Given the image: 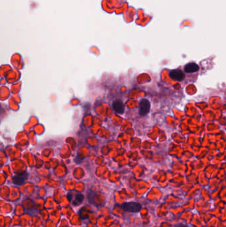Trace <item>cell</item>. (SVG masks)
Masks as SVG:
<instances>
[{
  "instance_id": "cell-8",
  "label": "cell",
  "mask_w": 226,
  "mask_h": 227,
  "mask_svg": "<svg viewBox=\"0 0 226 227\" xmlns=\"http://www.w3.org/2000/svg\"><path fill=\"white\" fill-rule=\"evenodd\" d=\"M95 192H93L92 191H89L88 193V201H90V203H93V201H94V198H95Z\"/></svg>"
},
{
  "instance_id": "cell-9",
  "label": "cell",
  "mask_w": 226,
  "mask_h": 227,
  "mask_svg": "<svg viewBox=\"0 0 226 227\" xmlns=\"http://www.w3.org/2000/svg\"><path fill=\"white\" fill-rule=\"evenodd\" d=\"M68 198H69V201H72V193H69V194H68Z\"/></svg>"
},
{
  "instance_id": "cell-2",
  "label": "cell",
  "mask_w": 226,
  "mask_h": 227,
  "mask_svg": "<svg viewBox=\"0 0 226 227\" xmlns=\"http://www.w3.org/2000/svg\"><path fill=\"white\" fill-rule=\"evenodd\" d=\"M151 103L146 98L141 99L139 103V114L141 116H145L150 111Z\"/></svg>"
},
{
  "instance_id": "cell-3",
  "label": "cell",
  "mask_w": 226,
  "mask_h": 227,
  "mask_svg": "<svg viewBox=\"0 0 226 227\" xmlns=\"http://www.w3.org/2000/svg\"><path fill=\"white\" fill-rule=\"evenodd\" d=\"M112 108L118 114H123L125 112V106L121 100H115L112 103Z\"/></svg>"
},
{
  "instance_id": "cell-10",
  "label": "cell",
  "mask_w": 226,
  "mask_h": 227,
  "mask_svg": "<svg viewBox=\"0 0 226 227\" xmlns=\"http://www.w3.org/2000/svg\"><path fill=\"white\" fill-rule=\"evenodd\" d=\"M176 227H188L187 226H186V225H185V224H177V226H176Z\"/></svg>"
},
{
  "instance_id": "cell-6",
  "label": "cell",
  "mask_w": 226,
  "mask_h": 227,
  "mask_svg": "<svg viewBox=\"0 0 226 227\" xmlns=\"http://www.w3.org/2000/svg\"><path fill=\"white\" fill-rule=\"evenodd\" d=\"M199 70V66L196 63H190L186 64L184 68V71L187 73H196Z\"/></svg>"
},
{
  "instance_id": "cell-7",
  "label": "cell",
  "mask_w": 226,
  "mask_h": 227,
  "mask_svg": "<svg viewBox=\"0 0 226 227\" xmlns=\"http://www.w3.org/2000/svg\"><path fill=\"white\" fill-rule=\"evenodd\" d=\"M84 195L82 194H81V193H77L74 197V200H73V202H72L73 205H74V206L79 205V204L82 203V201L84 200Z\"/></svg>"
},
{
  "instance_id": "cell-1",
  "label": "cell",
  "mask_w": 226,
  "mask_h": 227,
  "mask_svg": "<svg viewBox=\"0 0 226 227\" xmlns=\"http://www.w3.org/2000/svg\"><path fill=\"white\" fill-rule=\"evenodd\" d=\"M121 209L124 211L129 213H138L142 209L141 204L137 202H126L121 205Z\"/></svg>"
},
{
  "instance_id": "cell-4",
  "label": "cell",
  "mask_w": 226,
  "mask_h": 227,
  "mask_svg": "<svg viewBox=\"0 0 226 227\" xmlns=\"http://www.w3.org/2000/svg\"><path fill=\"white\" fill-rule=\"evenodd\" d=\"M28 178V173L27 172H23L21 173L16 174L13 178V183L17 185H21L23 184Z\"/></svg>"
},
{
  "instance_id": "cell-5",
  "label": "cell",
  "mask_w": 226,
  "mask_h": 227,
  "mask_svg": "<svg viewBox=\"0 0 226 227\" xmlns=\"http://www.w3.org/2000/svg\"><path fill=\"white\" fill-rule=\"evenodd\" d=\"M169 76L172 80L177 81H182L185 77L184 73L180 69H174L171 70L169 73Z\"/></svg>"
}]
</instances>
